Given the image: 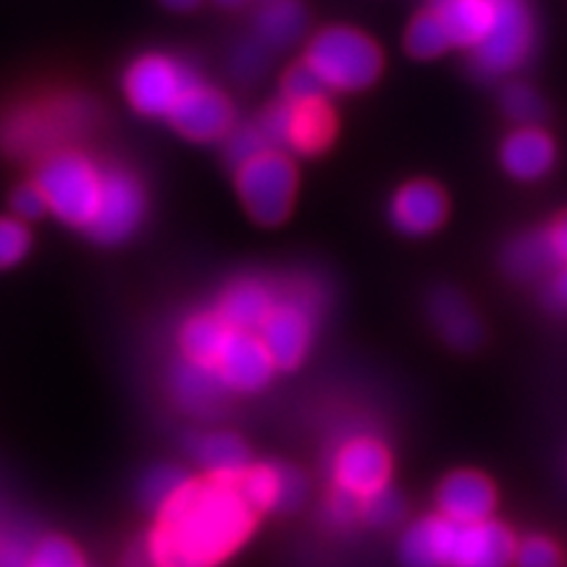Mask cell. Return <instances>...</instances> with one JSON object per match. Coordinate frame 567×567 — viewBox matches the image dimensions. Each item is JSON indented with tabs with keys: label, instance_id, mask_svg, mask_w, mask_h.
<instances>
[{
	"label": "cell",
	"instance_id": "6da1fadb",
	"mask_svg": "<svg viewBox=\"0 0 567 567\" xmlns=\"http://www.w3.org/2000/svg\"><path fill=\"white\" fill-rule=\"evenodd\" d=\"M243 481V478H239ZM229 478H193L145 534L158 567H218L250 538L255 507Z\"/></svg>",
	"mask_w": 567,
	"mask_h": 567
},
{
	"label": "cell",
	"instance_id": "7a4b0ae2",
	"mask_svg": "<svg viewBox=\"0 0 567 567\" xmlns=\"http://www.w3.org/2000/svg\"><path fill=\"white\" fill-rule=\"evenodd\" d=\"M452 48L471 53L478 80H499L520 69L534 48L536 27L528 0H429Z\"/></svg>",
	"mask_w": 567,
	"mask_h": 567
},
{
	"label": "cell",
	"instance_id": "3957f363",
	"mask_svg": "<svg viewBox=\"0 0 567 567\" xmlns=\"http://www.w3.org/2000/svg\"><path fill=\"white\" fill-rule=\"evenodd\" d=\"M101 111L80 92L21 103L0 118V151L13 158H40L69 151L74 140L95 130Z\"/></svg>",
	"mask_w": 567,
	"mask_h": 567
},
{
	"label": "cell",
	"instance_id": "277c9868",
	"mask_svg": "<svg viewBox=\"0 0 567 567\" xmlns=\"http://www.w3.org/2000/svg\"><path fill=\"white\" fill-rule=\"evenodd\" d=\"M305 63L326 90L358 92L379 80L384 55L365 32L352 27H326L310 40Z\"/></svg>",
	"mask_w": 567,
	"mask_h": 567
},
{
	"label": "cell",
	"instance_id": "5b68a950",
	"mask_svg": "<svg viewBox=\"0 0 567 567\" xmlns=\"http://www.w3.org/2000/svg\"><path fill=\"white\" fill-rule=\"evenodd\" d=\"M34 184L48 200V210L63 224L87 231L97 213L103 189V168L82 151H69L48 155L40 163Z\"/></svg>",
	"mask_w": 567,
	"mask_h": 567
},
{
	"label": "cell",
	"instance_id": "8992f818",
	"mask_svg": "<svg viewBox=\"0 0 567 567\" xmlns=\"http://www.w3.org/2000/svg\"><path fill=\"white\" fill-rule=\"evenodd\" d=\"M318 300L321 297L310 284L292 281L289 289L279 292L274 310L258 329L274 365L281 371H292L308 354L313 342Z\"/></svg>",
	"mask_w": 567,
	"mask_h": 567
},
{
	"label": "cell",
	"instance_id": "52a82bcc",
	"mask_svg": "<svg viewBox=\"0 0 567 567\" xmlns=\"http://www.w3.org/2000/svg\"><path fill=\"white\" fill-rule=\"evenodd\" d=\"M237 193L258 224L276 226L289 216L297 193V168L281 151H266L237 168Z\"/></svg>",
	"mask_w": 567,
	"mask_h": 567
},
{
	"label": "cell",
	"instance_id": "ba28073f",
	"mask_svg": "<svg viewBox=\"0 0 567 567\" xmlns=\"http://www.w3.org/2000/svg\"><path fill=\"white\" fill-rule=\"evenodd\" d=\"M274 151L295 155H316L331 145L337 132L334 111L326 97L321 101H281L258 118Z\"/></svg>",
	"mask_w": 567,
	"mask_h": 567
},
{
	"label": "cell",
	"instance_id": "9c48e42d",
	"mask_svg": "<svg viewBox=\"0 0 567 567\" xmlns=\"http://www.w3.org/2000/svg\"><path fill=\"white\" fill-rule=\"evenodd\" d=\"M195 82H200V76L184 61L166 53H147L126 69L124 92L142 116L168 118Z\"/></svg>",
	"mask_w": 567,
	"mask_h": 567
},
{
	"label": "cell",
	"instance_id": "30bf717a",
	"mask_svg": "<svg viewBox=\"0 0 567 567\" xmlns=\"http://www.w3.org/2000/svg\"><path fill=\"white\" fill-rule=\"evenodd\" d=\"M145 218V193L126 168H103V189L87 234L101 245H122Z\"/></svg>",
	"mask_w": 567,
	"mask_h": 567
},
{
	"label": "cell",
	"instance_id": "8fae6325",
	"mask_svg": "<svg viewBox=\"0 0 567 567\" xmlns=\"http://www.w3.org/2000/svg\"><path fill=\"white\" fill-rule=\"evenodd\" d=\"M331 478H334L337 492L365 499L389 486L392 455L379 439L352 436L337 450L334 463H331Z\"/></svg>",
	"mask_w": 567,
	"mask_h": 567
},
{
	"label": "cell",
	"instance_id": "7c38bea8",
	"mask_svg": "<svg viewBox=\"0 0 567 567\" xmlns=\"http://www.w3.org/2000/svg\"><path fill=\"white\" fill-rule=\"evenodd\" d=\"M168 122L182 137L193 142L226 140L234 130V109L221 90L203 80L182 95V101L168 113Z\"/></svg>",
	"mask_w": 567,
	"mask_h": 567
},
{
	"label": "cell",
	"instance_id": "4fadbf2b",
	"mask_svg": "<svg viewBox=\"0 0 567 567\" xmlns=\"http://www.w3.org/2000/svg\"><path fill=\"white\" fill-rule=\"evenodd\" d=\"M218 379L226 386V392H239V394H252L268 386V381L274 379V360L268 354L264 339L250 331H234L226 337V342L218 352L216 363Z\"/></svg>",
	"mask_w": 567,
	"mask_h": 567
},
{
	"label": "cell",
	"instance_id": "5bb4252c",
	"mask_svg": "<svg viewBox=\"0 0 567 567\" xmlns=\"http://www.w3.org/2000/svg\"><path fill=\"white\" fill-rule=\"evenodd\" d=\"M517 542L505 523L484 520L455 526L446 567H513Z\"/></svg>",
	"mask_w": 567,
	"mask_h": 567
},
{
	"label": "cell",
	"instance_id": "9a60e30c",
	"mask_svg": "<svg viewBox=\"0 0 567 567\" xmlns=\"http://www.w3.org/2000/svg\"><path fill=\"white\" fill-rule=\"evenodd\" d=\"M239 486L255 513H292L308 494V481L302 473L281 463H252Z\"/></svg>",
	"mask_w": 567,
	"mask_h": 567
},
{
	"label": "cell",
	"instance_id": "2e32d148",
	"mask_svg": "<svg viewBox=\"0 0 567 567\" xmlns=\"http://www.w3.org/2000/svg\"><path fill=\"white\" fill-rule=\"evenodd\" d=\"M439 515L450 517L460 526L492 520L496 507V488L484 473L455 471L436 488Z\"/></svg>",
	"mask_w": 567,
	"mask_h": 567
},
{
	"label": "cell",
	"instance_id": "e0dca14e",
	"mask_svg": "<svg viewBox=\"0 0 567 567\" xmlns=\"http://www.w3.org/2000/svg\"><path fill=\"white\" fill-rule=\"evenodd\" d=\"M389 218L394 229L408 237H425L436 231L446 218V195L434 182L415 179L402 184L389 205Z\"/></svg>",
	"mask_w": 567,
	"mask_h": 567
},
{
	"label": "cell",
	"instance_id": "ac0fdd59",
	"mask_svg": "<svg viewBox=\"0 0 567 567\" xmlns=\"http://www.w3.org/2000/svg\"><path fill=\"white\" fill-rule=\"evenodd\" d=\"M429 318L452 350L471 352L484 342V326L473 305L455 289H436L429 300Z\"/></svg>",
	"mask_w": 567,
	"mask_h": 567
},
{
	"label": "cell",
	"instance_id": "d6986e66",
	"mask_svg": "<svg viewBox=\"0 0 567 567\" xmlns=\"http://www.w3.org/2000/svg\"><path fill=\"white\" fill-rule=\"evenodd\" d=\"M279 292L260 279H237L224 289L216 313L234 331H250L258 334L268 313L274 310Z\"/></svg>",
	"mask_w": 567,
	"mask_h": 567
},
{
	"label": "cell",
	"instance_id": "ffe728a7",
	"mask_svg": "<svg viewBox=\"0 0 567 567\" xmlns=\"http://www.w3.org/2000/svg\"><path fill=\"white\" fill-rule=\"evenodd\" d=\"M168 389L176 405L195 415H213L224 405L226 386L218 379L216 368L197 363V360L182 358L174 363L172 375H168Z\"/></svg>",
	"mask_w": 567,
	"mask_h": 567
},
{
	"label": "cell",
	"instance_id": "44dd1931",
	"mask_svg": "<svg viewBox=\"0 0 567 567\" xmlns=\"http://www.w3.org/2000/svg\"><path fill=\"white\" fill-rule=\"evenodd\" d=\"M502 166L513 179L536 182L555 166V140L538 126H520L502 142Z\"/></svg>",
	"mask_w": 567,
	"mask_h": 567
},
{
	"label": "cell",
	"instance_id": "7402d4cb",
	"mask_svg": "<svg viewBox=\"0 0 567 567\" xmlns=\"http://www.w3.org/2000/svg\"><path fill=\"white\" fill-rule=\"evenodd\" d=\"M455 520L444 515H425L405 528L400 538L402 567H446Z\"/></svg>",
	"mask_w": 567,
	"mask_h": 567
},
{
	"label": "cell",
	"instance_id": "603a6c76",
	"mask_svg": "<svg viewBox=\"0 0 567 567\" xmlns=\"http://www.w3.org/2000/svg\"><path fill=\"white\" fill-rule=\"evenodd\" d=\"M193 455L205 467V476L239 481L250 471V450L239 436L229 431H213L193 439Z\"/></svg>",
	"mask_w": 567,
	"mask_h": 567
},
{
	"label": "cell",
	"instance_id": "cb8c5ba5",
	"mask_svg": "<svg viewBox=\"0 0 567 567\" xmlns=\"http://www.w3.org/2000/svg\"><path fill=\"white\" fill-rule=\"evenodd\" d=\"M308 30V13L300 0H264L255 13V38L268 51H284L295 45Z\"/></svg>",
	"mask_w": 567,
	"mask_h": 567
},
{
	"label": "cell",
	"instance_id": "d4e9b609",
	"mask_svg": "<svg viewBox=\"0 0 567 567\" xmlns=\"http://www.w3.org/2000/svg\"><path fill=\"white\" fill-rule=\"evenodd\" d=\"M229 334L231 329L221 321V316H218L216 310L193 316L189 321H184L179 331V344H182L184 358L197 360V363H205L213 368Z\"/></svg>",
	"mask_w": 567,
	"mask_h": 567
},
{
	"label": "cell",
	"instance_id": "484cf974",
	"mask_svg": "<svg viewBox=\"0 0 567 567\" xmlns=\"http://www.w3.org/2000/svg\"><path fill=\"white\" fill-rule=\"evenodd\" d=\"M405 48L413 59L429 61V59H436V55L450 51L452 40L444 30L442 19H439L431 9H425L417 13L413 21H410V27L405 32Z\"/></svg>",
	"mask_w": 567,
	"mask_h": 567
},
{
	"label": "cell",
	"instance_id": "4316f807",
	"mask_svg": "<svg viewBox=\"0 0 567 567\" xmlns=\"http://www.w3.org/2000/svg\"><path fill=\"white\" fill-rule=\"evenodd\" d=\"M189 481H193V476H187L182 467H174V465L153 467V471L142 478V486H140L142 505L151 509L153 515L163 513V509L172 505L176 496L189 486Z\"/></svg>",
	"mask_w": 567,
	"mask_h": 567
},
{
	"label": "cell",
	"instance_id": "83f0119b",
	"mask_svg": "<svg viewBox=\"0 0 567 567\" xmlns=\"http://www.w3.org/2000/svg\"><path fill=\"white\" fill-rule=\"evenodd\" d=\"M557 258L551 252L547 231L530 234V237H520L517 243L509 245L505 252V266L513 276H536L555 266Z\"/></svg>",
	"mask_w": 567,
	"mask_h": 567
},
{
	"label": "cell",
	"instance_id": "f1b7e54d",
	"mask_svg": "<svg viewBox=\"0 0 567 567\" xmlns=\"http://www.w3.org/2000/svg\"><path fill=\"white\" fill-rule=\"evenodd\" d=\"M502 109L520 126H538L547 116V109H544L538 92L523 82H513L502 90Z\"/></svg>",
	"mask_w": 567,
	"mask_h": 567
},
{
	"label": "cell",
	"instance_id": "f546056e",
	"mask_svg": "<svg viewBox=\"0 0 567 567\" xmlns=\"http://www.w3.org/2000/svg\"><path fill=\"white\" fill-rule=\"evenodd\" d=\"M268 61H271V51L258 38H247L234 45L229 55V71L237 82L250 84L258 82L266 74Z\"/></svg>",
	"mask_w": 567,
	"mask_h": 567
},
{
	"label": "cell",
	"instance_id": "4dcf8cb0",
	"mask_svg": "<svg viewBox=\"0 0 567 567\" xmlns=\"http://www.w3.org/2000/svg\"><path fill=\"white\" fill-rule=\"evenodd\" d=\"M266 151H271V142L266 140V134L258 126V122L234 126L229 137L224 140L226 161L231 163L234 172H237L239 166H245V163H250L252 158H258V155Z\"/></svg>",
	"mask_w": 567,
	"mask_h": 567
},
{
	"label": "cell",
	"instance_id": "1f68e13d",
	"mask_svg": "<svg viewBox=\"0 0 567 567\" xmlns=\"http://www.w3.org/2000/svg\"><path fill=\"white\" fill-rule=\"evenodd\" d=\"M402 515H405V499L392 484L360 499V517L373 528L394 526V523L402 520Z\"/></svg>",
	"mask_w": 567,
	"mask_h": 567
},
{
	"label": "cell",
	"instance_id": "d6a6232c",
	"mask_svg": "<svg viewBox=\"0 0 567 567\" xmlns=\"http://www.w3.org/2000/svg\"><path fill=\"white\" fill-rule=\"evenodd\" d=\"M27 567H87L82 551L63 536H45L32 544Z\"/></svg>",
	"mask_w": 567,
	"mask_h": 567
},
{
	"label": "cell",
	"instance_id": "836d02e7",
	"mask_svg": "<svg viewBox=\"0 0 567 567\" xmlns=\"http://www.w3.org/2000/svg\"><path fill=\"white\" fill-rule=\"evenodd\" d=\"M513 567H565L563 549L549 536L534 534L517 542Z\"/></svg>",
	"mask_w": 567,
	"mask_h": 567
},
{
	"label": "cell",
	"instance_id": "e575fe53",
	"mask_svg": "<svg viewBox=\"0 0 567 567\" xmlns=\"http://www.w3.org/2000/svg\"><path fill=\"white\" fill-rule=\"evenodd\" d=\"M32 247V234L19 218H0V271L17 266Z\"/></svg>",
	"mask_w": 567,
	"mask_h": 567
},
{
	"label": "cell",
	"instance_id": "d590c367",
	"mask_svg": "<svg viewBox=\"0 0 567 567\" xmlns=\"http://www.w3.org/2000/svg\"><path fill=\"white\" fill-rule=\"evenodd\" d=\"M326 90L321 80L308 69V63H297L284 74L281 80V97L284 101H321L326 97Z\"/></svg>",
	"mask_w": 567,
	"mask_h": 567
},
{
	"label": "cell",
	"instance_id": "8d00e7d4",
	"mask_svg": "<svg viewBox=\"0 0 567 567\" xmlns=\"http://www.w3.org/2000/svg\"><path fill=\"white\" fill-rule=\"evenodd\" d=\"M11 210H13V218H19V221H34V218H42L48 210V200L45 195H42V189L38 184H24V187H19L17 193L11 195Z\"/></svg>",
	"mask_w": 567,
	"mask_h": 567
},
{
	"label": "cell",
	"instance_id": "74e56055",
	"mask_svg": "<svg viewBox=\"0 0 567 567\" xmlns=\"http://www.w3.org/2000/svg\"><path fill=\"white\" fill-rule=\"evenodd\" d=\"M32 547L24 538H6L0 542V567H27Z\"/></svg>",
	"mask_w": 567,
	"mask_h": 567
},
{
	"label": "cell",
	"instance_id": "f35d334b",
	"mask_svg": "<svg viewBox=\"0 0 567 567\" xmlns=\"http://www.w3.org/2000/svg\"><path fill=\"white\" fill-rule=\"evenodd\" d=\"M547 239H549L551 252H555L557 264L567 266V213H563V216H559L557 221L549 226Z\"/></svg>",
	"mask_w": 567,
	"mask_h": 567
},
{
	"label": "cell",
	"instance_id": "ab89813d",
	"mask_svg": "<svg viewBox=\"0 0 567 567\" xmlns=\"http://www.w3.org/2000/svg\"><path fill=\"white\" fill-rule=\"evenodd\" d=\"M547 300H549L551 308L563 310V313H567V266L555 276V279L549 281Z\"/></svg>",
	"mask_w": 567,
	"mask_h": 567
},
{
	"label": "cell",
	"instance_id": "60d3db41",
	"mask_svg": "<svg viewBox=\"0 0 567 567\" xmlns=\"http://www.w3.org/2000/svg\"><path fill=\"white\" fill-rule=\"evenodd\" d=\"M124 567H158L153 563L151 551H147L145 538H140L137 544H132V549L126 551V557H124Z\"/></svg>",
	"mask_w": 567,
	"mask_h": 567
},
{
	"label": "cell",
	"instance_id": "b9f144b4",
	"mask_svg": "<svg viewBox=\"0 0 567 567\" xmlns=\"http://www.w3.org/2000/svg\"><path fill=\"white\" fill-rule=\"evenodd\" d=\"M161 3L172 11H193L200 6V0H161Z\"/></svg>",
	"mask_w": 567,
	"mask_h": 567
},
{
	"label": "cell",
	"instance_id": "7bdbcfd3",
	"mask_svg": "<svg viewBox=\"0 0 567 567\" xmlns=\"http://www.w3.org/2000/svg\"><path fill=\"white\" fill-rule=\"evenodd\" d=\"M221 9H243V6L247 3V0H216Z\"/></svg>",
	"mask_w": 567,
	"mask_h": 567
}]
</instances>
